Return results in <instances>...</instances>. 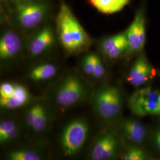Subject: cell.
Here are the masks:
<instances>
[{"label":"cell","mask_w":160,"mask_h":160,"mask_svg":"<svg viewBox=\"0 0 160 160\" xmlns=\"http://www.w3.org/2000/svg\"><path fill=\"white\" fill-rule=\"evenodd\" d=\"M89 125L83 119L70 121L61 132L60 144L63 154L73 156L83 148L89 134Z\"/></svg>","instance_id":"obj_5"},{"label":"cell","mask_w":160,"mask_h":160,"mask_svg":"<svg viewBox=\"0 0 160 160\" xmlns=\"http://www.w3.org/2000/svg\"><path fill=\"white\" fill-rule=\"evenodd\" d=\"M12 16L18 29L30 33L39 29L50 11L49 4L43 0H30L13 3Z\"/></svg>","instance_id":"obj_3"},{"label":"cell","mask_w":160,"mask_h":160,"mask_svg":"<svg viewBox=\"0 0 160 160\" xmlns=\"http://www.w3.org/2000/svg\"><path fill=\"white\" fill-rule=\"evenodd\" d=\"M120 131L122 136L131 145H138L145 141L147 131L140 122L129 119L122 122L120 124Z\"/></svg>","instance_id":"obj_14"},{"label":"cell","mask_w":160,"mask_h":160,"mask_svg":"<svg viewBox=\"0 0 160 160\" xmlns=\"http://www.w3.org/2000/svg\"><path fill=\"white\" fill-rule=\"evenodd\" d=\"M92 102L97 114L105 120H112L120 114L123 98L120 90L114 86H104L92 92Z\"/></svg>","instance_id":"obj_4"},{"label":"cell","mask_w":160,"mask_h":160,"mask_svg":"<svg viewBox=\"0 0 160 160\" xmlns=\"http://www.w3.org/2000/svg\"><path fill=\"white\" fill-rule=\"evenodd\" d=\"M125 33L128 42V52L138 53L142 51L146 43L145 19L142 9L138 11Z\"/></svg>","instance_id":"obj_11"},{"label":"cell","mask_w":160,"mask_h":160,"mask_svg":"<svg viewBox=\"0 0 160 160\" xmlns=\"http://www.w3.org/2000/svg\"><path fill=\"white\" fill-rule=\"evenodd\" d=\"M147 158L146 152L138 145H131L121 157L123 160H145Z\"/></svg>","instance_id":"obj_21"},{"label":"cell","mask_w":160,"mask_h":160,"mask_svg":"<svg viewBox=\"0 0 160 160\" xmlns=\"http://www.w3.org/2000/svg\"><path fill=\"white\" fill-rule=\"evenodd\" d=\"M119 139L113 132H106L96 139L90 149L89 157L92 160H113L119 150Z\"/></svg>","instance_id":"obj_9"},{"label":"cell","mask_w":160,"mask_h":160,"mask_svg":"<svg viewBox=\"0 0 160 160\" xmlns=\"http://www.w3.org/2000/svg\"><path fill=\"white\" fill-rule=\"evenodd\" d=\"M19 126L14 120L4 119L0 123V143L4 145L14 141L19 135Z\"/></svg>","instance_id":"obj_17"},{"label":"cell","mask_w":160,"mask_h":160,"mask_svg":"<svg viewBox=\"0 0 160 160\" xmlns=\"http://www.w3.org/2000/svg\"><path fill=\"white\" fill-rule=\"evenodd\" d=\"M100 49L106 57L116 59L128 52V42L125 32L106 37L101 40Z\"/></svg>","instance_id":"obj_13"},{"label":"cell","mask_w":160,"mask_h":160,"mask_svg":"<svg viewBox=\"0 0 160 160\" xmlns=\"http://www.w3.org/2000/svg\"><path fill=\"white\" fill-rule=\"evenodd\" d=\"M81 64L84 73L92 77L94 65V53L86 54L82 59Z\"/></svg>","instance_id":"obj_23"},{"label":"cell","mask_w":160,"mask_h":160,"mask_svg":"<svg viewBox=\"0 0 160 160\" xmlns=\"http://www.w3.org/2000/svg\"><path fill=\"white\" fill-rule=\"evenodd\" d=\"M24 50V43L17 30L12 28L3 29L0 37V60L8 63L17 60Z\"/></svg>","instance_id":"obj_8"},{"label":"cell","mask_w":160,"mask_h":160,"mask_svg":"<svg viewBox=\"0 0 160 160\" xmlns=\"http://www.w3.org/2000/svg\"><path fill=\"white\" fill-rule=\"evenodd\" d=\"M106 74V69L102 60L96 53H94V65L92 78L96 80H100Z\"/></svg>","instance_id":"obj_22"},{"label":"cell","mask_w":160,"mask_h":160,"mask_svg":"<svg viewBox=\"0 0 160 160\" xmlns=\"http://www.w3.org/2000/svg\"><path fill=\"white\" fill-rule=\"evenodd\" d=\"M57 73V66L51 62L38 64L30 70L29 78L36 82L45 81L53 78Z\"/></svg>","instance_id":"obj_16"},{"label":"cell","mask_w":160,"mask_h":160,"mask_svg":"<svg viewBox=\"0 0 160 160\" xmlns=\"http://www.w3.org/2000/svg\"><path fill=\"white\" fill-rule=\"evenodd\" d=\"M12 3L15 2H23V1H28L30 0H10Z\"/></svg>","instance_id":"obj_25"},{"label":"cell","mask_w":160,"mask_h":160,"mask_svg":"<svg viewBox=\"0 0 160 160\" xmlns=\"http://www.w3.org/2000/svg\"><path fill=\"white\" fill-rule=\"evenodd\" d=\"M3 1H8V0H3Z\"/></svg>","instance_id":"obj_26"},{"label":"cell","mask_w":160,"mask_h":160,"mask_svg":"<svg viewBox=\"0 0 160 160\" xmlns=\"http://www.w3.org/2000/svg\"><path fill=\"white\" fill-rule=\"evenodd\" d=\"M154 74L153 67L144 55H140L132 65L127 80L135 88H141L144 86Z\"/></svg>","instance_id":"obj_12"},{"label":"cell","mask_w":160,"mask_h":160,"mask_svg":"<svg viewBox=\"0 0 160 160\" xmlns=\"http://www.w3.org/2000/svg\"><path fill=\"white\" fill-rule=\"evenodd\" d=\"M128 105L139 117L160 116V90L150 87L138 88L129 97Z\"/></svg>","instance_id":"obj_6"},{"label":"cell","mask_w":160,"mask_h":160,"mask_svg":"<svg viewBox=\"0 0 160 160\" xmlns=\"http://www.w3.org/2000/svg\"><path fill=\"white\" fill-rule=\"evenodd\" d=\"M7 158L11 160H40L41 155L36 151L31 149H18L10 152Z\"/></svg>","instance_id":"obj_18"},{"label":"cell","mask_w":160,"mask_h":160,"mask_svg":"<svg viewBox=\"0 0 160 160\" xmlns=\"http://www.w3.org/2000/svg\"><path fill=\"white\" fill-rule=\"evenodd\" d=\"M131 0H88V3L98 12L112 14L120 12L126 7Z\"/></svg>","instance_id":"obj_15"},{"label":"cell","mask_w":160,"mask_h":160,"mask_svg":"<svg viewBox=\"0 0 160 160\" xmlns=\"http://www.w3.org/2000/svg\"><path fill=\"white\" fill-rule=\"evenodd\" d=\"M57 36L50 25H45L38 30L28 45L30 57H38L49 51L54 46Z\"/></svg>","instance_id":"obj_10"},{"label":"cell","mask_w":160,"mask_h":160,"mask_svg":"<svg viewBox=\"0 0 160 160\" xmlns=\"http://www.w3.org/2000/svg\"><path fill=\"white\" fill-rule=\"evenodd\" d=\"M50 113L45 104L42 103L37 119L31 131L34 133H41L45 131L49 124Z\"/></svg>","instance_id":"obj_19"},{"label":"cell","mask_w":160,"mask_h":160,"mask_svg":"<svg viewBox=\"0 0 160 160\" xmlns=\"http://www.w3.org/2000/svg\"><path fill=\"white\" fill-rule=\"evenodd\" d=\"M153 141L155 148L160 153V128L158 129L155 132Z\"/></svg>","instance_id":"obj_24"},{"label":"cell","mask_w":160,"mask_h":160,"mask_svg":"<svg viewBox=\"0 0 160 160\" xmlns=\"http://www.w3.org/2000/svg\"><path fill=\"white\" fill-rule=\"evenodd\" d=\"M32 95L21 84L6 81L0 85V106L3 110H15L30 104Z\"/></svg>","instance_id":"obj_7"},{"label":"cell","mask_w":160,"mask_h":160,"mask_svg":"<svg viewBox=\"0 0 160 160\" xmlns=\"http://www.w3.org/2000/svg\"><path fill=\"white\" fill-rule=\"evenodd\" d=\"M42 103L40 102L29 104L24 114V120L26 126L31 130L39 114Z\"/></svg>","instance_id":"obj_20"},{"label":"cell","mask_w":160,"mask_h":160,"mask_svg":"<svg viewBox=\"0 0 160 160\" xmlns=\"http://www.w3.org/2000/svg\"><path fill=\"white\" fill-rule=\"evenodd\" d=\"M90 87L80 75L71 72L59 80L52 92V98L58 107L68 109L83 103L90 93Z\"/></svg>","instance_id":"obj_2"},{"label":"cell","mask_w":160,"mask_h":160,"mask_svg":"<svg viewBox=\"0 0 160 160\" xmlns=\"http://www.w3.org/2000/svg\"><path fill=\"white\" fill-rule=\"evenodd\" d=\"M55 24L58 39L69 55L86 51L91 46V38L65 2H62L59 6Z\"/></svg>","instance_id":"obj_1"}]
</instances>
